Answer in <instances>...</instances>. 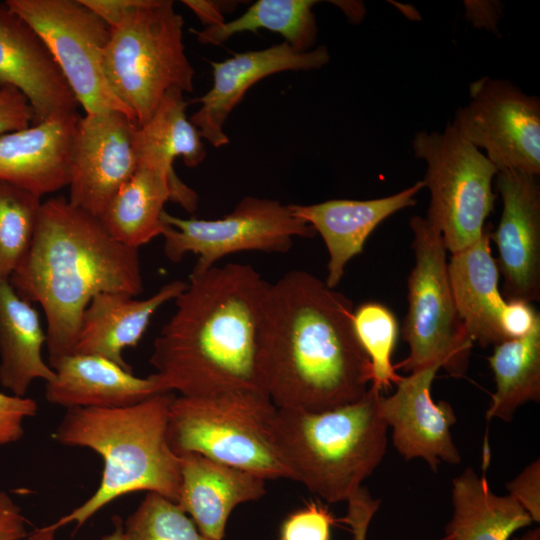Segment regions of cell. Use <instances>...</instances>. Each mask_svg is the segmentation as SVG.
Segmentation results:
<instances>
[{
  "mask_svg": "<svg viewBox=\"0 0 540 540\" xmlns=\"http://www.w3.org/2000/svg\"><path fill=\"white\" fill-rule=\"evenodd\" d=\"M439 363L400 377L390 396L380 397L381 415L392 427L396 450L406 459L421 458L435 472L441 462L459 464L460 453L453 442L451 427L455 412L447 401L434 402L431 386Z\"/></svg>",
  "mask_w": 540,
  "mask_h": 540,
  "instance_id": "9a60e30c",
  "label": "cell"
},
{
  "mask_svg": "<svg viewBox=\"0 0 540 540\" xmlns=\"http://www.w3.org/2000/svg\"><path fill=\"white\" fill-rule=\"evenodd\" d=\"M353 321L358 340L371 363V387L380 392L390 388L401 377L392 364L398 336L394 314L381 303L365 302L354 309Z\"/></svg>",
  "mask_w": 540,
  "mask_h": 540,
  "instance_id": "4dcf8cb0",
  "label": "cell"
},
{
  "mask_svg": "<svg viewBox=\"0 0 540 540\" xmlns=\"http://www.w3.org/2000/svg\"><path fill=\"white\" fill-rule=\"evenodd\" d=\"M334 521L325 506L311 502L283 520L279 540H331Z\"/></svg>",
  "mask_w": 540,
  "mask_h": 540,
  "instance_id": "d6a6232c",
  "label": "cell"
},
{
  "mask_svg": "<svg viewBox=\"0 0 540 540\" xmlns=\"http://www.w3.org/2000/svg\"><path fill=\"white\" fill-rule=\"evenodd\" d=\"M164 255L173 263L197 256L192 271L202 272L244 251L286 253L295 237L312 238L314 229L278 200L246 196L220 219H184L162 214Z\"/></svg>",
  "mask_w": 540,
  "mask_h": 540,
  "instance_id": "8fae6325",
  "label": "cell"
},
{
  "mask_svg": "<svg viewBox=\"0 0 540 540\" xmlns=\"http://www.w3.org/2000/svg\"><path fill=\"white\" fill-rule=\"evenodd\" d=\"M412 151L426 162L422 181L430 203L425 219L441 233L447 251L453 254L476 242L494 208L497 168L450 121L441 132H416Z\"/></svg>",
  "mask_w": 540,
  "mask_h": 540,
  "instance_id": "9c48e42d",
  "label": "cell"
},
{
  "mask_svg": "<svg viewBox=\"0 0 540 540\" xmlns=\"http://www.w3.org/2000/svg\"><path fill=\"white\" fill-rule=\"evenodd\" d=\"M171 392L118 408H69L52 433L58 443L89 448L104 463L100 484L80 506L59 518L81 527L113 500L135 491L158 493L177 503L180 457L167 439Z\"/></svg>",
  "mask_w": 540,
  "mask_h": 540,
  "instance_id": "277c9868",
  "label": "cell"
},
{
  "mask_svg": "<svg viewBox=\"0 0 540 540\" xmlns=\"http://www.w3.org/2000/svg\"><path fill=\"white\" fill-rule=\"evenodd\" d=\"M179 89L168 91L150 119L138 126L136 147L139 160L160 165L176 174L173 164L182 158L196 167L206 158L202 137L186 115L188 102Z\"/></svg>",
  "mask_w": 540,
  "mask_h": 540,
  "instance_id": "4316f807",
  "label": "cell"
},
{
  "mask_svg": "<svg viewBox=\"0 0 540 540\" xmlns=\"http://www.w3.org/2000/svg\"><path fill=\"white\" fill-rule=\"evenodd\" d=\"M329 60L325 46L299 51L283 42L261 50L234 53L223 61H210L212 87L195 100L201 107L189 119L202 138L221 147L229 143L224 124L251 86L275 73L319 69Z\"/></svg>",
  "mask_w": 540,
  "mask_h": 540,
  "instance_id": "2e32d148",
  "label": "cell"
},
{
  "mask_svg": "<svg viewBox=\"0 0 540 540\" xmlns=\"http://www.w3.org/2000/svg\"><path fill=\"white\" fill-rule=\"evenodd\" d=\"M353 314L348 297L307 271L270 283L261 368L276 408L321 412L367 393L372 367Z\"/></svg>",
  "mask_w": 540,
  "mask_h": 540,
  "instance_id": "7a4b0ae2",
  "label": "cell"
},
{
  "mask_svg": "<svg viewBox=\"0 0 540 540\" xmlns=\"http://www.w3.org/2000/svg\"><path fill=\"white\" fill-rule=\"evenodd\" d=\"M314 0H258L238 18L194 31L202 44L220 45L236 33L266 29L279 33L290 46L308 51L317 39Z\"/></svg>",
  "mask_w": 540,
  "mask_h": 540,
  "instance_id": "f1b7e54d",
  "label": "cell"
},
{
  "mask_svg": "<svg viewBox=\"0 0 540 540\" xmlns=\"http://www.w3.org/2000/svg\"><path fill=\"white\" fill-rule=\"evenodd\" d=\"M123 540H213L204 536L178 503L147 492L123 522Z\"/></svg>",
  "mask_w": 540,
  "mask_h": 540,
  "instance_id": "1f68e13d",
  "label": "cell"
},
{
  "mask_svg": "<svg viewBox=\"0 0 540 540\" xmlns=\"http://www.w3.org/2000/svg\"><path fill=\"white\" fill-rule=\"evenodd\" d=\"M44 344L38 311L9 279H0V385L23 397L35 379L51 381L55 372L43 359Z\"/></svg>",
  "mask_w": 540,
  "mask_h": 540,
  "instance_id": "d4e9b609",
  "label": "cell"
},
{
  "mask_svg": "<svg viewBox=\"0 0 540 540\" xmlns=\"http://www.w3.org/2000/svg\"><path fill=\"white\" fill-rule=\"evenodd\" d=\"M415 262L408 277V311L402 335L408 356L395 370L412 372L439 363L449 375H465L473 341L458 313L441 233L425 218L410 219Z\"/></svg>",
  "mask_w": 540,
  "mask_h": 540,
  "instance_id": "ba28073f",
  "label": "cell"
},
{
  "mask_svg": "<svg viewBox=\"0 0 540 540\" xmlns=\"http://www.w3.org/2000/svg\"><path fill=\"white\" fill-rule=\"evenodd\" d=\"M276 409L268 396L256 392L173 397L168 443L177 456L197 453L264 480H291L271 440Z\"/></svg>",
  "mask_w": 540,
  "mask_h": 540,
  "instance_id": "8992f818",
  "label": "cell"
},
{
  "mask_svg": "<svg viewBox=\"0 0 540 540\" xmlns=\"http://www.w3.org/2000/svg\"><path fill=\"white\" fill-rule=\"evenodd\" d=\"M138 126L120 111L80 116L68 184V201L72 205L100 216L138 167Z\"/></svg>",
  "mask_w": 540,
  "mask_h": 540,
  "instance_id": "4fadbf2b",
  "label": "cell"
},
{
  "mask_svg": "<svg viewBox=\"0 0 540 540\" xmlns=\"http://www.w3.org/2000/svg\"><path fill=\"white\" fill-rule=\"evenodd\" d=\"M53 370L54 378L45 385L46 400L67 409L126 407L166 392L154 374L137 377L96 355L73 353Z\"/></svg>",
  "mask_w": 540,
  "mask_h": 540,
  "instance_id": "7402d4cb",
  "label": "cell"
},
{
  "mask_svg": "<svg viewBox=\"0 0 540 540\" xmlns=\"http://www.w3.org/2000/svg\"><path fill=\"white\" fill-rule=\"evenodd\" d=\"M347 503V514L343 521L351 527V540H366L369 524L379 508L380 501L372 498L369 491L361 487Z\"/></svg>",
  "mask_w": 540,
  "mask_h": 540,
  "instance_id": "8d00e7d4",
  "label": "cell"
},
{
  "mask_svg": "<svg viewBox=\"0 0 540 540\" xmlns=\"http://www.w3.org/2000/svg\"><path fill=\"white\" fill-rule=\"evenodd\" d=\"M381 392L321 412L276 409L271 440L291 480L328 503L347 501L382 461L388 425Z\"/></svg>",
  "mask_w": 540,
  "mask_h": 540,
  "instance_id": "5b68a950",
  "label": "cell"
},
{
  "mask_svg": "<svg viewBox=\"0 0 540 540\" xmlns=\"http://www.w3.org/2000/svg\"><path fill=\"white\" fill-rule=\"evenodd\" d=\"M268 283L251 265L227 263L192 271L175 311L153 343L150 364L166 392L267 396L261 352ZM269 398V397H268Z\"/></svg>",
  "mask_w": 540,
  "mask_h": 540,
  "instance_id": "6da1fadb",
  "label": "cell"
},
{
  "mask_svg": "<svg viewBox=\"0 0 540 540\" xmlns=\"http://www.w3.org/2000/svg\"><path fill=\"white\" fill-rule=\"evenodd\" d=\"M5 4L44 41L85 114L114 110L133 118L105 73L112 29L82 0H7Z\"/></svg>",
  "mask_w": 540,
  "mask_h": 540,
  "instance_id": "30bf717a",
  "label": "cell"
},
{
  "mask_svg": "<svg viewBox=\"0 0 540 540\" xmlns=\"http://www.w3.org/2000/svg\"><path fill=\"white\" fill-rule=\"evenodd\" d=\"M80 116L57 115L0 137V180L41 197L69 184Z\"/></svg>",
  "mask_w": 540,
  "mask_h": 540,
  "instance_id": "d6986e66",
  "label": "cell"
},
{
  "mask_svg": "<svg viewBox=\"0 0 540 540\" xmlns=\"http://www.w3.org/2000/svg\"><path fill=\"white\" fill-rule=\"evenodd\" d=\"M539 321V313L522 300L506 301L501 314L502 330L508 340L527 335Z\"/></svg>",
  "mask_w": 540,
  "mask_h": 540,
  "instance_id": "74e56055",
  "label": "cell"
},
{
  "mask_svg": "<svg viewBox=\"0 0 540 540\" xmlns=\"http://www.w3.org/2000/svg\"><path fill=\"white\" fill-rule=\"evenodd\" d=\"M538 176L498 171L502 213L490 237L497 246L499 272L508 300L540 299V186Z\"/></svg>",
  "mask_w": 540,
  "mask_h": 540,
  "instance_id": "5bb4252c",
  "label": "cell"
},
{
  "mask_svg": "<svg viewBox=\"0 0 540 540\" xmlns=\"http://www.w3.org/2000/svg\"><path fill=\"white\" fill-rule=\"evenodd\" d=\"M182 2L197 15L206 27L216 26L225 21L219 4L216 2L201 0H184Z\"/></svg>",
  "mask_w": 540,
  "mask_h": 540,
  "instance_id": "60d3db41",
  "label": "cell"
},
{
  "mask_svg": "<svg viewBox=\"0 0 540 540\" xmlns=\"http://www.w3.org/2000/svg\"><path fill=\"white\" fill-rule=\"evenodd\" d=\"M507 490L527 511L533 521H540V463L539 459L525 467L507 483Z\"/></svg>",
  "mask_w": 540,
  "mask_h": 540,
  "instance_id": "d590c367",
  "label": "cell"
},
{
  "mask_svg": "<svg viewBox=\"0 0 540 540\" xmlns=\"http://www.w3.org/2000/svg\"><path fill=\"white\" fill-rule=\"evenodd\" d=\"M513 540H540L539 528L529 530L521 537H515Z\"/></svg>",
  "mask_w": 540,
  "mask_h": 540,
  "instance_id": "7bdbcfd3",
  "label": "cell"
},
{
  "mask_svg": "<svg viewBox=\"0 0 540 540\" xmlns=\"http://www.w3.org/2000/svg\"><path fill=\"white\" fill-rule=\"evenodd\" d=\"M497 168L540 174V100L513 83L484 76L451 122Z\"/></svg>",
  "mask_w": 540,
  "mask_h": 540,
  "instance_id": "7c38bea8",
  "label": "cell"
},
{
  "mask_svg": "<svg viewBox=\"0 0 540 540\" xmlns=\"http://www.w3.org/2000/svg\"><path fill=\"white\" fill-rule=\"evenodd\" d=\"M425 188L419 180L393 195L369 200L333 199L316 204H288L295 216L320 234L329 254V288L342 280L348 262L363 252L370 234L386 218L416 204L415 196Z\"/></svg>",
  "mask_w": 540,
  "mask_h": 540,
  "instance_id": "ac0fdd59",
  "label": "cell"
},
{
  "mask_svg": "<svg viewBox=\"0 0 540 540\" xmlns=\"http://www.w3.org/2000/svg\"><path fill=\"white\" fill-rule=\"evenodd\" d=\"M488 362L495 392L486 418L509 422L520 406L540 400V321L527 335L495 345Z\"/></svg>",
  "mask_w": 540,
  "mask_h": 540,
  "instance_id": "83f0119b",
  "label": "cell"
},
{
  "mask_svg": "<svg viewBox=\"0 0 540 540\" xmlns=\"http://www.w3.org/2000/svg\"><path fill=\"white\" fill-rule=\"evenodd\" d=\"M34 110L17 88L0 84V137L28 128L34 123Z\"/></svg>",
  "mask_w": 540,
  "mask_h": 540,
  "instance_id": "e575fe53",
  "label": "cell"
},
{
  "mask_svg": "<svg viewBox=\"0 0 540 540\" xmlns=\"http://www.w3.org/2000/svg\"><path fill=\"white\" fill-rule=\"evenodd\" d=\"M179 457L181 485L177 503L210 539L223 540L235 507L266 493V480L256 474L197 453Z\"/></svg>",
  "mask_w": 540,
  "mask_h": 540,
  "instance_id": "44dd1931",
  "label": "cell"
},
{
  "mask_svg": "<svg viewBox=\"0 0 540 540\" xmlns=\"http://www.w3.org/2000/svg\"><path fill=\"white\" fill-rule=\"evenodd\" d=\"M37 412L38 404L32 398L0 392V445L21 440L25 420Z\"/></svg>",
  "mask_w": 540,
  "mask_h": 540,
  "instance_id": "836d02e7",
  "label": "cell"
},
{
  "mask_svg": "<svg viewBox=\"0 0 540 540\" xmlns=\"http://www.w3.org/2000/svg\"><path fill=\"white\" fill-rule=\"evenodd\" d=\"M46 318L48 364L74 353L84 311L103 292L143 291L139 249L115 240L100 219L64 197L42 202L31 246L9 278Z\"/></svg>",
  "mask_w": 540,
  "mask_h": 540,
  "instance_id": "3957f363",
  "label": "cell"
},
{
  "mask_svg": "<svg viewBox=\"0 0 540 540\" xmlns=\"http://www.w3.org/2000/svg\"><path fill=\"white\" fill-rule=\"evenodd\" d=\"M453 516L444 540H509L531 516L510 494L496 495L483 474L466 468L452 480Z\"/></svg>",
  "mask_w": 540,
  "mask_h": 540,
  "instance_id": "484cf974",
  "label": "cell"
},
{
  "mask_svg": "<svg viewBox=\"0 0 540 540\" xmlns=\"http://www.w3.org/2000/svg\"><path fill=\"white\" fill-rule=\"evenodd\" d=\"M490 234V225H486L476 242L451 254L448 262L458 313L472 341L483 347L508 340L501 326L506 301L499 290V268L491 254Z\"/></svg>",
  "mask_w": 540,
  "mask_h": 540,
  "instance_id": "cb8c5ba5",
  "label": "cell"
},
{
  "mask_svg": "<svg viewBox=\"0 0 540 540\" xmlns=\"http://www.w3.org/2000/svg\"><path fill=\"white\" fill-rule=\"evenodd\" d=\"M186 285L174 280L140 300L118 292L97 294L83 313L74 353L100 356L133 371L122 355L124 349L138 344L156 311L174 301Z\"/></svg>",
  "mask_w": 540,
  "mask_h": 540,
  "instance_id": "603a6c76",
  "label": "cell"
},
{
  "mask_svg": "<svg viewBox=\"0 0 540 540\" xmlns=\"http://www.w3.org/2000/svg\"><path fill=\"white\" fill-rule=\"evenodd\" d=\"M0 84L26 96L34 110L33 124L79 107L44 41L5 2L0 3Z\"/></svg>",
  "mask_w": 540,
  "mask_h": 540,
  "instance_id": "e0dca14e",
  "label": "cell"
},
{
  "mask_svg": "<svg viewBox=\"0 0 540 540\" xmlns=\"http://www.w3.org/2000/svg\"><path fill=\"white\" fill-rule=\"evenodd\" d=\"M189 213L198 206L197 193L176 174L163 167L139 161L134 174L120 187L98 217L118 242L139 249L161 236L162 214L167 201Z\"/></svg>",
  "mask_w": 540,
  "mask_h": 540,
  "instance_id": "ffe728a7",
  "label": "cell"
},
{
  "mask_svg": "<svg viewBox=\"0 0 540 540\" xmlns=\"http://www.w3.org/2000/svg\"><path fill=\"white\" fill-rule=\"evenodd\" d=\"M143 0H82L112 30L141 5Z\"/></svg>",
  "mask_w": 540,
  "mask_h": 540,
  "instance_id": "ab89813d",
  "label": "cell"
},
{
  "mask_svg": "<svg viewBox=\"0 0 540 540\" xmlns=\"http://www.w3.org/2000/svg\"><path fill=\"white\" fill-rule=\"evenodd\" d=\"M26 536L25 518L19 506L0 491V540H21Z\"/></svg>",
  "mask_w": 540,
  "mask_h": 540,
  "instance_id": "f35d334b",
  "label": "cell"
},
{
  "mask_svg": "<svg viewBox=\"0 0 540 540\" xmlns=\"http://www.w3.org/2000/svg\"><path fill=\"white\" fill-rule=\"evenodd\" d=\"M41 205L40 195L0 180V279H9L27 254Z\"/></svg>",
  "mask_w": 540,
  "mask_h": 540,
  "instance_id": "f546056e",
  "label": "cell"
},
{
  "mask_svg": "<svg viewBox=\"0 0 540 540\" xmlns=\"http://www.w3.org/2000/svg\"><path fill=\"white\" fill-rule=\"evenodd\" d=\"M112 522L113 531L100 540H123V520L119 516H114ZM57 529L54 523L36 528L26 536V540H55Z\"/></svg>",
  "mask_w": 540,
  "mask_h": 540,
  "instance_id": "b9f144b4",
  "label": "cell"
},
{
  "mask_svg": "<svg viewBox=\"0 0 540 540\" xmlns=\"http://www.w3.org/2000/svg\"><path fill=\"white\" fill-rule=\"evenodd\" d=\"M183 26L173 1L143 0L112 30L105 53L106 77L139 125L150 119L168 91L194 89Z\"/></svg>",
  "mask_w": 540,
  "mask_h": 540,
  "instance_id": "52a82bcc",
  "label": "cell"
}]
</instances>
